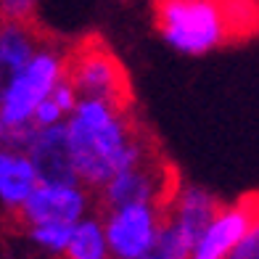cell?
<instances>
[{
	"mask_svg": "<svg viewBox=\"0 0 259 259\" xmlns=\"http://www.w3.org/2000/svg\"><path fill=\"white\" fill-rule=\"evenodd\" d=\"M66 124L77 178L88 191L98 193L119 172L156 156L148 135L138 127L133 109L98 98H79Z\"/></svg>",
	"mask_w": 259,
	"mask_h": 259,
	"instance_id": "obj_1",
	"label": "cell"
},
{
	"mask_svg": "<svg viewBox=\"0 0 259 259\" xmlns=\"http://www.w3.org/2000/svg\"><path fill=\"white\" fill-rule=\"evenodd\" d=\"M156 29L178 53L204 56L235 37L220 0H154Z\"/></svg>",
	"mask_w": 259,
	"mask_h": 259,
	"instance_id": "obj_2",
	"label": "cell"
},
{
	"mask_svg": "<svg viewBox=\"0 0 259 259\" xmlns=\"http://www.w3.org/2000/svg\"><path fill=\"white\" fill-rule=\"evenodd\" d=\"M69 53H72V45H64L53 37L42 40V45L14 77L0 101V114L11 124H34L32 116L37 106L69 74Z\"/></svg>",
	"mask_w": 259,
	"mask_h": 259,
	"instance_id": "obj_3",
	"label": "cell"
},
{
	"mask_svg": "<svg viewBox=\"0 0 259 259\" xmlns=\"http://www.w3.org/2000/svg\"><path fill=\"white\" fill-rule=\"evenodd\" d=\"M69 79L77 88L79 98H98L122 109H133V93H130V77L124 66L96 34L72 45Z\"/></svg>",
	"mask_w": 259,
	"mask_h": 259,
	"instance_id": "obj_4",
	"label": "cell"
},
{
	"mask_svg": "<svg viewBox=\"0 0 259 259\" xmlns=\"http://www.w3.org/2000/svg\"><path fill=\"white\" fill-rule=\"evenodd\" d=\"M178 175L167 161L154 156L140 167L124 169L116 178L109 180V185L98 191V206L101 211H111L127 204H161L167 206L169 198L178 191Z\"/></svg>",
	"mask_w": 259,
	"mask_h": 259,
	"instance_id": "obj_5",
	"label": "cell"
},
{
	"mask_svg": "<svg viewBox=\"0 0 259 259\" xmlns=\"http://www.w3.org/2000/svg\"><path fill=\"white\" fill-rule=\"evenodd\" d=\"M111 259H140L156 243L167 220L161 204H127L111 211H101Z\"/></svg>",
	"mask_w": 259,
	"mask_h": 259,
	"instance_id": "obj_6",
	"label": "cell"
},
{
	"mask_svg": "<svg viewBox=\"0 0 259 259\" xmlns=\"http://www.w3.org/2000/svg\"><path fill=\"white\" fill-rule=\"evenodd\" d=\"M259 220V193H246L233 204H222L211 225L193 246L191 259H228L243 235Z\"/></svg>",
	"mask_w": 259,
	"mask_h": 259,
	"instance_id": "obj_7",
	"label": "cell"
},
{
	"mask_svg": "<svg viewBox=\"0 0 259 259\" xmlns=\"http://www.w3.org/2000/svg\"><path fill=\"white\" fill-rule=\"evenodd\" d=\"M93 204L90 191L79 183H40L32 191V196L16 211L21 225L34 222H77L88 217V209Z\"/></svg>",
	"mask_w": 259,
	"mask_h": 259,
	"instance_id": "obj_8",
	"label": "cell"
},
{
	"mask_svg": "<svg viewBox=\"0 0 259 259\" xmlns=\"http://www.w3.org/2000/svg\"><path fill=\"white\" fill-rule=\"evenodd\" d=\"M24 154L32 159L40 183H79L72 159V146H69L66 122L53 127H37Z\"/></svg>",
	"mask_w": 259,
	"mask_h": 259,
	"instance_id": "obj_9",
	"label": "cell"
},
{
	"mask_svg": "<svg viewBox=\"0 0 259 259\" xmlns=\"http://www.w3.org/2000/svg\"><path fill=\"white\" fill-rule=\"evenodd\" d=\"M222 209V201L209 193L201 185H178L175 196L167 204V217L175 222L191 246L198 243V238L204 235V230L211 225V220L217 217V211Z\"/></svg>",
	"mask_w": 259,
	"mask_h": 259,
	"instance_id": "obj_10",
	"label": "cell"
},
{
	"mask_svg": "<svg viewBox=\"0 0 259 259\" xmlns=\"http://www.w3.org/2000/svg\"><path fill=\"white\" fill-rule=\"evenodd\" d=\"M48 37L37 21H3L0 24V101L8 85Z\"/></svg>",
	"mask_w": 259,
	"mask_h": 259,
	"instance_id": "obj_11",
	"label": "cell"
},
{
	"mask_svg": "<svg viewBox=\"0 0 259 259\" xmlns=\"http://www.w3.org/2000/svg\"><path fill=\"white\" fill-rule=\"evenodd\" d=\"M40 185L37 169L24 151L0 148V204L11 214L24 206V201L32 196V191Z\"/></svg>",
	"mask_w": 259,
	"mask_h": 259,
	"instance_id": "obj_12",
	"label": "cell"
},
{
	"mask_svg": "<svg viewBox=\"0 0 259 259\" xmlns=\"http://www.w3.org/2000/svg\"><path fill=\"white\" fill-rule=\"evenodd\" d=\"M61 259H111L103 217H96V214L82 217L74 225L69 249Z\"/></svg>",
	"mask_w": 259,
	"mask_h": 259,
	"instance_id": "obj_13",
	"label": "cell"
},
{
	"mask_svg": "<svg viewBox=\"0 0 259 259\" xmlns=\"http://www.w3.org/2000/svg\"><path fill=\"white\" fill-rule=\"evenodd\" d=\"M24 233L37 249L53 256H64L69 249V241H72L74 225L72 222H34V225L24 228Z\"/></svg>",
	"mask_w": 259,
	"mask_h": 259,
	"instance_id": "obj_14",
	"label": "cell"
},
{
	"mask_svg": "<svg viewBox=\"0 0 259 259\" xmlns=\"http://www.w3.org/2000/svg\"><path fill=\"white\" fill-rule=\"evenodd\" d=\"M191 251H193V246L188 243V238L167 217L164 225H161V233H159L156 243L151 246L140 259H191Z\"/></svg>",
	"mask_w": 259,
	"mask_h": 259,
	"instance_id": "obj_15",
	"label": "cell"
},
{
	"mask_svg": "<svg viewBox=\"0 0 259 259\" xmlns=\"http://www.w3.org/2000/svg\"><path fill=\"white\" fill-rule=\"evenodd\" d=\"M37 127L34 124H11L3 114H0V148H14V151H27L32 143Z\"/></svg>",
	"mask_w": 259,
	"mask_h": 259,
	"instance_id": "obj_16",
	"label": "cell"
},
{
	"mask_svg": "<svg viewBox=\"0 0 259 259\" xmlns=\"http://www.w3.org/2000/svg\"><path fill=\"white\" fill-rule=\"evenodd\" d=\"M0 6L8 21H37V0H0Z\"/></svg>",
	"mask_w": 259,
	"mask_h": 259,
	"instance_id": "obj_17",
	"label": "cell"
},
{
	"mask_svg": "<svg viewBox=\"0 0 259 259\" xmlns=\"http://www.w3.org/2000/svg\"><path fill=\"white\" fill-rule=\"evenodd\" d=\"M69 116L61 111V106H58L51 96L45 98L40 106H37V111H34V116H32V122H34V127H53V124H61V122H66Z\"/></svg>",
	"mask_w": 259,
	"mask_h": 259,
	"instance_id": "obj_18",
	"label": "cell"
},
{
	"mask_svg": "<svg viewBox=\"0 0 259 259\" xmlns=\"http://www.w3.org/2000/svg\"><path fill=\"white\" fill-rule=\"evenodd\" d=\"M228 259H259V220L254 222V228L243 235V241L235 246Z\"/></svg>",
	"mask_w": 259,
	"mask_h": 259,
	"instance_id": "obj_19",
	"label": "cell"
},
{
	"mask_svg": "<svg viewBox=\"0 0 259 259\" xmlns=\"http://www.w3.org/2000/svg\"><path fill=\"white\" fill-rule=\"evenodd\" d=\"M3 21H6V16H3V6H0V24H3Z\"/></svg>",
	"mask_w": 259,
	"mask_h": 259,
	"instance_id": "obj_20",
	"label": "cell"
},
{
	"mask_svg": "<svg viewBox=\"0 0 259 259\" xmlns=\"http://www.w3.org/2000/svg\"><path fill=\"white\" fill-rule=\"evenodd\" d=\"M220 3H228V0H220Z\"/></svg>",
	"mask_w": 259,
	"mask_h": 259,
	"instance_id": "obj_21",
	"label": "cell"
}]
</instances>
